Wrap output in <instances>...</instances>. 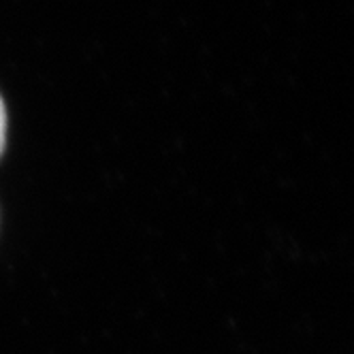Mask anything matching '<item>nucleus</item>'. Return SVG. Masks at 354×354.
<instances>
[{
	"mask_svg": "<svg viewBox=\"0 0 354 354\" xmlns=\"http://www.w3.org/2000/svg\"><path fill=\"white\" fill-rule=\"evenodd\" d=\"M5 139H7V111L3 105V98H0V154L5 149Z\"/></svg>",
	"mask_w": 354,
	"mask_h": 354,
	"instance_id": "nucleus-1",
	"label": "nucleus"
}]
</instances>
